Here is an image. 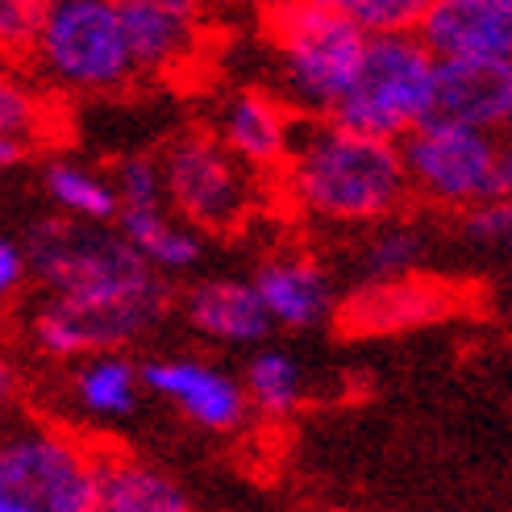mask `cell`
I'll use <instances>...</instances> for the list:
<instances>
[{"label": "cell", "instance_id": "cell-1", "mask_svg": "<svg viewBox=\"0 0 512 512\" xmlns=\"http://www.w3.org/2000/svg\"><path fill=\"white\" fill-rule=\"evenodd\" d=\"M279 171L288 204L317 225L367 229L408 204L400 146L342 130L334 121H309L296 130Z\"/></svg>", "mask_w": 512, "mask_h": 512}, {"label": "cell", "instance_id": "cell-2", "mask_svg": "<svg viewBox=\"0 0 512 512\" xmlns=\"http://www.w3.org/2000/svg\"><path fill=\"white\" fill-rule=\"evenodd\" d=\"M21 246L30 284L59 300H146L171 292V279L150 271L117 225H84L46 213L25 229Z\"/></svg>", "mask_w": 512, "mask_h": 512}, {"label": "cell", "instance_id": "cell-3", "mask_svg": "<svg viewBox=\"0 0 512 512\" xmlns=\"http://www.w3.org/2000/svg\"><path fill=\"white\" fill-rule=\"evenodd\" d=\"M267 30L279 84L288 96L284 105L309 121H329L358 67L367 34L317 0H292V5L271 9Z\"/></svg>", "mask_w": 512, "mask_h": 512}, {"label": "cell", "instance_id": "cell-4", "mask_svg": "<svg viewBox=\"0 0 512 512\" xmlns=\"http://www.w3.org/2000/svg\"><path fill=\"white\" fill-rule=\"evenodd\" d=\"M433 55L417 34H367L363 55L329 121L375 142H404L429 117Z\"/></svg>", "mask_w": 512, "mask_h": 512}, {"label": "cell", "instance_id": "cell-5", "mask_svg": "<svg viewBox=\"0 0 512 512\" xmlns=\"http://www.w3.org/2000/svg\"><path fill=\"white\" fill-rule=\"evenodd\" d=\"M34 71L71 96H105L134 80L117 0H50L30 50Z\"/></svg>", "mask_w": 512, "mask_h": 512}, {"label": "cell", "instance_id": "cell-6", "mask_svg": "<svg viewBox=\"0 0 512 512\" xmlns=\"http://www.w3.org/2000/svg\"><path fill=\"white\" fill-rule=\"evenodd\" d=\"M400 163L408 196H421L446 213L508 200L512 192V159L508 146H500V134L463 130V125H421L400 142Z\"/></svg>", "mask_w": 512, "mask_h": 512}, {"label": "cell", "instance_id": "cell-7", "mask_svg": "<svg viewBox=\"0 0 512 512\" xmlns=\"http://www.w3.org/2000/svg\"><path fill=\"white\" fill-rule=\"evenodd\" d=\"M100 454L50 425L0 433V488L25 512H96Z\"/></svg>", "mask_w": 512, "mask_h": 512}, {"label": "cell", "instance_id": "cell-8", "mask_svg": "<svg viewBox=\"0 0 512 512\" xmlns=\"http://www.w3.org/2000/svg\"><path fill=\"white\" fill-rule=\"evenodd\" d=\"M163 200L196 234H229L254 209L250 171L217 142L213 130H184L159 155Z\"/></svg>", "mask_w": 512, "mask_h": 512}, {"label": "cell", "instance_id": "cell-9", "mask_svg": "<svg viewBox=\"0 0 512 512\" xmlns=\"http://www.w3.org/2000/svg\"><path fill=\"white\" fill-rule=\"evenodd\" d=\"M175 292L146 296V300H59L46 296L30 317V342L38 354L71 363L88 354H121L150 338L167 321Z\"/></svg>", "mask_w": 512, "mask_h": 512}, {"label": "cell", "instance_id": "cell-10", "mask_svg": "<svg viewBox=\"0 0 512 512\" xmlns=\"http://www.w3.org/2000/svg\"><path fill=\"white\" fill-rule=\"evenodd\" d=\"M138 375L146 392L175 404L200 429L234 433L250 421L242 379H234L217 363H204V358H192V354H163L142 363Z\"/></svg>", "mask_w": 512, "mask_h": 512}, {"label": "cell", "instance_id": "cell-11", "mask_svg": "<svg viewBox=\"0 0 512 512\" xmlns=\"http://www.w3.org/2000/svg\"><path fill=\"white\" fill-rule=\"evenodd\" d=\"M275 329H321L338 313V288L329 267L309 250H275L246 275Z\"/></svg>", "mask_w": 512, "mask_h": 512}, {"label": "cell", "instance_id": "cell-12", "mask_svg": "<svg viewBox=\"0 0 512 512\" xmlns=\"http://www.w3.org/2000/svg\"><path fill=\"white\" fill-rule=\"evenodd\" d=\"M512 117V63L433 59V92L425 125H463L500 134Z\"/></svg>", "mask_w": 512, "mask_h": 512}, {"label": "cell", "instance_id": "cell-13", "mask_svg": "<svg viewBox=\"0 0 512 512\" xmlns=\"http://www.w3.org/2000/svg\"><path fill=\"white\" fill-rule=\"evenodd\" d=\"M413 34L433 59L512 63V0H433Z\"/></svg>", "mask_w": 512, "mask_h": 512}, {"label": "cell", "instance_id": "cell-14", "mask_svg": "<svg viewBox=\"0 0 512 512\" xmlns=\"http://www.w3.org/2000/svg\"><path fill=\"white\" fill-rule=\"evenodd\" d=\"M458 309V296L446 284L425 275L396 279V284H354L346 300H338L334 321L350 334H400L429 321H442Z\"/></svg>", "mask_w": 512, "mask_h": 512}, {"label": "cell", "instance_id": "cell-15", "mask_svg": "<svg viewBox=\"0 0 512 512\" xmlns=\"http://www.w3.org/2000/svg\"><path fill=\"white\" fill-rule=\"evenodd\" d=\"M296 130L300 125L279 96L259 88H238L221 100L213 134L246 171H271L284 167Z\"/></svg>", "mask_w": 512, "mask_h": 512}, {"label": "cell", "instance_id": "cell-16", "mask_svg": "<svg viewBox=\"0 0 512 512\" xmlns=\"http://www.w3.org/2000/svg\"><path fill=\"white\" fill-rule=\"evenodd\" d=\"M179 313L200 338L221 346H263L275 329L259 296H254L250 279L242 275L196 279L179 300Z\"/></svg>", "mask_w": 512, "mask_h": 512}, {"label": "cell", "instance_id": "cell-17", "mask_svg": "<svg viewBox=\"0 0 512 512\" xmlns=\"http://www.w3.org/2000/svg\"><path fill=\"white\" fill-rule=\"evenodd\" d=\"M117 17L134 75H171L200 46V17L163 0H117Z\"/></svg>", "mask_w": 512, "mask_h": 512}, {"label": "cell", "instance_id": "cell-18", "mask_svg": "<svg viewBox=\"0 0 512 512\" xmlns=\"http://www.w3.org/2000/svg\"><path fill=\"white\" fill-rule=\"evenodd\" d=\"M113 225L138 259L163 279L188 275L204 263V234H196L167 209H125Z\"/></svg>", "mask_w": 512, "mask_h": 512}, {"label": "cell", "instance_id": "cell-19", "mask_svg": "<svg viewBox=\"0 0 512 512\" xmlns=\"http://www.w3.org/2000/svg\"><path fill=\"white\" fill-rule=\"evenodd\" d=\"M96 512H192L179 483L130 454H100Z\"/></svg>", "mask_w": 512, "mask_h": 512}, {"label": "cell", "instance_id": "cell-20", "mask_svg": "<svg viewBox=\"0 0 512 512\" xmlns=\"http://www.w3.org/2000/svg\"><path fill=\"white\" fill-rule=\"evenodd\" d=\"M433 238L421 221L388 217L379 225H367V234L354 246V275L358 284H396V279L425 275Z\"/></svg>", "mask_w": 512, "mask_h": 512}, {"label": "cell", "instance_id": "cell-21", "mask_svg": "<svg viewBox=\"0 0 512 512\" xmlns=\"http://www.w3.org/2000/svg\"><path fill=\"white\" fill-rule=\"evenodd\" d=\"M42 192L50 200V209L67 221H84V225H113L121 204L113 192L109 171L88 167L80 159H50L42 167Z\"/></svg>", "mask_w": 512, "mask_h": 512}, {"label": "cell", "instance_id": "cell-22", "mask_svg": "<svg viewBox=\"0 0 512 512\" xmlns=\"http://www.w3.org/2000/svg\"><path fill=\"white\" fill-rule=\"evenodd\" d=\"M75 404L96 421H125L138 413L142 375L130 354H88L71 375Z\"/></svg>", "mask_w": 512, "mask_h": 512}, {"label": "cell", "instance_id": "cell-23", "mask_svg": "<svg viewBox=\"0 0 512 512\" xmlns=\"http://www.w3.org/2000/svg\"><path fill=\"white\" fill-rule=\"evenodd\" d=\"M242 392H246V408L254 417L284 421L304 400V367L288 350L263 346V350L250 354L246 375H242Z\"/></svg>", "mask_w": 512, "mask_h": 512}, {"label": "cell", "instance_id": "cell-24", "mask_svg": "<svg viewBox=\"0 0 512 512\" xmlns=\"http://www.w3.org/2000/svg\"><path fill=\"white\" fill-rule=\"evenodd\" d=\"M317 5L342 13L363 34H413L433 0H317Z\"/></svg>", "mask_w": 512, "mask_h": 512}, {"label": "cell", "instance_id": "cell-25", "mask_svg": "<svg viewBox=\"0 0 512 512\" xmlns=\"http://www.w3.org/2000/svg\"><path fill=\"white\" fill-rule=\"evenodd\" d=\"M46 125V105L30 80H21L13 67L0 63V138L38 142Z\"/></svg>", "mask_w": 512, "mask_h": 512}, {"label": "cell", "instance_id": "cell-26", "mask_svg": "<svg viewBox=\"0 0 512 512\" xmlns=\"http://www.w3.org/2000/svg\"><path fill=\"white\" fill-rule=\"evenodd\" d=\"M109 179H113V192H117L121 213L125 209H167L159 159H150V155H125L109 171Z\"/></svg>", "mask_w": 512, "mask_h": 512}, {"label": "cell", "instance_id": "cell-27", "mask_svg": "<svg viewBox=\"0 0 512 512\" xmlns=\"http://www.w3.org/2000/svg\"><path fill=\"white\" fill-rule=\"evenodd\" d=\"M50 0H0V63L30 59Z\"/></svg>", "mask_w": 512, "mask_h": 512}, {"label": "cell", "instance_id": "cell-28", "mask_svg": "<svg viewBox=\"0 0 512 512\" xmlns=\"http://www.w3.org/2000/svg\"><path fill=\"white\" fill-rule=\"evenodd\" d=\"M458 234H463V242L471 250H488V254L508 250V238H512V209H508V200H492V204L463 209V213H458Z\"/></svg>", "mask_w": 512, "mask_h": 512}, {"label": "cell", "instance_id": "cell-29", "mask_svg": "<svg viewBox=\"0 0 512 512\" xmlns=\"http://www.w3.org/2000/svg\"><path fill=\"white\" fill-rule=\"evenodd\" d=\"M30 288V263H25V246L13 234H0V309L13 304Z\"/></svg>", "mask_w": 512, "mask_h": 512}, {"label": "cell", "instance_id": "cell-30", "mask_svg": "<svg viewBox=\"0 0 512 512\" xmlns=\"http://www.w3.org/2000/svg\"><path fill=\"white\" fill-rule=\"evenodd\" d=\"M17 400H21V367H17V358L0 346V413H9Z\"/></svg>", "mask_w": 512, "mask_h": 512}, {"label": "cell", "instance_id": "cell-31", "mask_svg": "<svg viewBox=\"0 0 512 512\" xmlns=\"http://www.w3.org/2000/svg\"><path fill=\"white\" fill-rule=\"evenodd\" d=\"M34 146H38V142H25V138H0V171L21 167L25 159L34 155Z\"/></svg>", "mask_w": 512, "mask_h": 512}, {"label": "cell", "instance_id": "cell-32", "mask_svg": "<svg viewBox=\"0 0 512 512\" xmlns=\"http://www.w3.org/2000/svg\"><path fill=\"white\" fill-rule=\"evenodd\" d=\"M163 5H171V9H184V13H196V17H200V9L209 5V0H163Z\"/></svg>", "mask_w": 512, "mask_h": 512}, {"label": "cell", "instance_id": "cell-33", "mask_svg": "<svg viewBox=\"0 0 512 512\" xmlns=\"http://www.w3.org/2000/svg\"><path fill=\"white\" fill-rule=\"evenodd\" d=\"M267 5H271V9H279V5H292V0H267Z\"/></svg>", "mask_w": 512, "mask_h": 512}, {"label": "cell", "instance_id": "cell-34", "mask_svg": "<svg viewBox=\"0 0 512 512\" xmlns=\"http://www.w3.org/2000/svg\"><path fill=\"white\" fill-rule=\"evenodd\" d=\"M338 512H363V508H338Z\"/></svg>", "mask_w": 512, "mask_h": 512}]
</instances>
